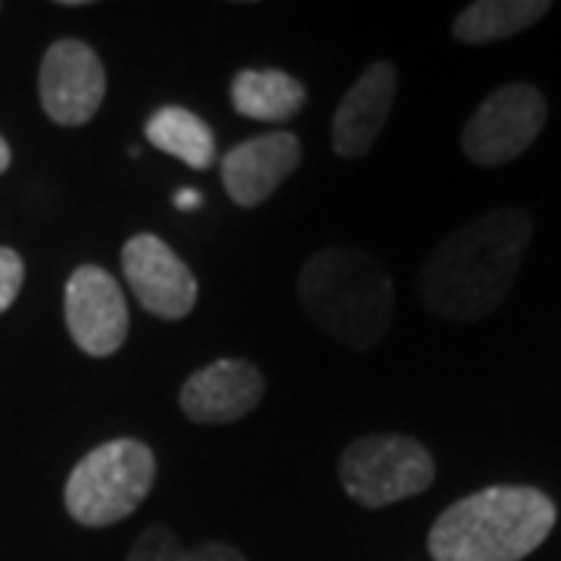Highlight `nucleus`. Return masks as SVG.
<instances>
[{
    "label": "nucleus",
    "instance_id": "obj_5",
    "mask_svg": "<svg viewBox=\"0 0 561 561\" xmlns=\"http://www.w3.org/2000/svg\"><path fill=\"white\" fill-rule=\"evenodd\" d=\"M337 474L350 500L365 508H387L424 493L437 478V465L415 437L368 434L343 449Z\"/></svg>",
    "mask_w": 561,
    "mask_h": 561
},
{
    "label": "nucleus",
    "instance_id": "obj_9",
    "mask_svg": "<svg viewBox=\"0 0 561 561\" xmlns=\"http://www.w3.org/2000/svg\"><path fill=\"white\" fill-rule=\"evenodd\" d=\"M122 275L144 312L162 321L187 319L197 306V278L157 234H135L122 247Z\"/></svg>",
    "mask_w": 561,
    "mask_h": 561
},
{
    "label": "nucleus",
    "instance_id": "obj_12",
    "mask_svg": "<svg viewBox=\"0 0 561 561\" xmlns=\"http://www.w3.org/2000/svg\"><path fill=\"white\" fill-rule=\"evenodd\" d=\"M397 66L378 60L346 88L331 119V147L341 160H359L381 138L397 101Z\"/></svg>",
    "mask_w": 561,
    "mask_h": 561
},
{
    "label": "nucleus",
    "instance_id": "obj_6",
    "mask_svg": "<svg viewBox=\"0 0 561 561\" xmlns=\"http://www.w3.org/2000/svg\"><path fill=\"white\" fill-rule=\"evenodd\" d=\"M549 116L540 88L534 84H502L471 113L461 128V153L474 165L496 169L527 153Z\"/></svg>",
    "mask_w": 561,
    "mask_h": 561
},
{
    "label": "nucleus",
    "instance_id": "obj_20",
    "mask_svg": "<svg viewBox=\"0 0 561 561\" xmlns=\"http://www.w3.org/2000/svg\"><path fill=\"white\" fill-rule=\"evenodd\" d=\"M10 162H13V153H10V144H7V138H0V175L10 169Z\"/></svg>",
    "mask_w": 561,
    "mask_h": 561
},
{
    "label": "nucleus",
    "instance_id": "obj_7",
    "mask_svg": "<svg viewBox=\"0 0 561 561\" xmlns=\"http://www.w3.org/2000/svg\"><path fill=\"white\" fill-rule=\"evenodd\" d=\"M38 98L54 125H88L106 98V66L98 50L81 38L54 41L41 60Z\"/></svg>",
    "mask_w": 561,
    "mask_h": 561
},
{
    "label": "nucleus",
    "instance_id": "obj_19",
    "mask_svg": "<svg viewBox=\"0 0 561 561\" xmlns=\"http://www.w3.org/2000/svg\"><path fill=\"white\" fill-rule=\"evenodd\" d=\"M175 206H179L181 213H194V209L203 206V197L197 191H191V187H181L179 194H175Z\"/></svg>",
    "mask_w": 561,
    "mask_h": 561
},
{
    "label": "nucleus",
    "instance_id": "obj_16",
    "mask_svg": "<svg viewBox=\"0 0 561 561\" xmlns=\"http://www.w3.org/2000/svg\"><path fill=\"white\" fill-rule=\"evenodd\" d=\"M181 556V540L175 537L172 527L165 524H153L138 537L131 546L128 561H175Z\"/></svg>",
    "mask_w": 561,
    "mask_h": 561
},
{
    "label": "nucleus",
    "instance_id": "obj_8",
    "mask_svg": "<svg viewBox=\"0 0 561 561\" xmlns=\"http://www.w3.org/2000/svg\"><path fill=\"white\" fill-rule=\"evenodd\" d=\"M62 316L69 337L91 359L116 356L128 337V302L119 280L101 265H79L66 280Z\"/></svg>",
    "mask_w": 561,
    "mask_h": 561
},
{
    "label": "nucleus",
    "instance_id": "obj_11",
    "mask_svg": "<svg viewBox=\"0 0 561 561\" xmlns=\"http://www.w3.org/2000/svg\"><path fill=\"white\" fill-rule=\"evenodd\" d=\"M265 397L262 371L247 359H216L181 383L179 405L194 424H231Z\"/></svg>",
    "mask_w": 561,
    "mask_h": 561
},
{
    "label": "nucleus",
    "instance_id": "obj_13",
    "mask_svg": "<svg viewBox=\"0 0 561 561\" xmlns=\"http://www.w3.org/2000/svg\"><path fill=\"white\" fill-rule=\"evenodd\" d=\"M231 106L243 119L280 125L306 106V88L280 69H241L231 81Z\"/></svg>",
    "mask_w": 561,
    "mask_h": 561
},
{
    "label": "nucleus",
    "instance_id": "obj_14",
    "mask_svg": "<svg viewBox=\"0 0 561 561\" xmlns=\"http://www.w3.org/2000/svg\"><path fill=\"white\" fill-rule=\"evenodd\" d=\"M144 138L160 153L181 160L187 169H209L216 162V135L187 106H160L144 122Z\"/></svg>",
    "mask_w": 561,
    "mask_h": 561
},
{
    "label": "nucleus",
    "instance_id": "obj_15",
    "mask_svg": "<svg viewBox=\"0 0 561 561\" xmlns=\"http://www.w3.org/2000/svg\"><path fill=\"white\" fill-rule=\"evenodd\" d=\"M552 10L549 0H478L468 3L453 22V35L461 44H493L515 38Z\"/></svg>",
    "mask_w": 561,
    "mask_h": 561
},
{
    "label": "nucleus",
    "instance_id": "obj_3",
    "mask_svg": "<svg viewBox=\"0 0 561 561\" xmlns=\"http://www.w3.org/2000/svg\"><path fill=\"white\" fill-rule=\"evenodd\" d=\"M556 502L537 486H486L453 502L427 534L434 561H522L556 527Z\"/></svg>",
    "mask_w": 561,
    "mask_h": 561
},
{
    "label": "nucleus",
    "instance_id": "obj_17",
    "mask_svg": "<svg viewBox=\"0 0 561 561\" xmlns=\"http://www.w3.org/2000/svg\"><path fill=\"white\" fill-rule=\"evenodd\" d=\"M25 280V262L13 247H0V316L16 302Z\"/></svg>",
    "mask_w": 561,
    "mask_h": 561
},
{
    "label": "nucleus",
    "instance_id": "obj_4",
    "mask_svg": "<svg viewBox=\"0 0 561 561\" xmlns=\"http://www.w3.org/2000/svg\"><path fill=\"white\" fill-rule=\"evenodd\" d=\"M157 483V456L144 440L119 437L101 443L76 461L62 490L69 518L81 527L125 522Z\"/></svg>",
    "mask_w": 561,
    "mask_h": 561
},
{
    "label": "nucleus",
    "instance_id": "obj_18",
    "mask_svg": "<svg viewBox=\"0 0 561 561\" xmlns=\"http://www.w3.org/2000/svg\"><path fill=\"white\" fill-rule=\"evenodd\" d=\"M175 561H247L241 549L228 546V542H203L194 549H181Z\"/></svg>",
    "mask_w": 561,
    "mask_h": 561
},
{
    "label": "nucleus",
    "instance_id": "obj_10",
    "mask_svg": "<svg viewBox=\"0 0 561 561\" xmlns=\"http://www.w3.org/2000/svg\"><path fill=\"white\" fill-rule=\"evenodd\" d=\"M300 162L302 147L294 131H265L241 140L221 160L225 194L241 209H256L297 172Z\"/></svg>",
    "mask_w": 561,
    "mask_h": 561
},
{
    "label": "nucleus",
    "instance_id": "obj_2",
    "mask_svg": "<svg viewBox=\"0 0 561 561\" xmlns=\"http://www.w3.org/2000/svg\"><path fill=\"white\" fill-rule=\"evenodd\" d=\"M306 316L346 350L368 353L393 324V280L362 247H324L302 262L297 278Z\"/></svg>",
    "mask_w": 561,
    "mask_h": 561
},
{
    "label": "nucleus",
    "instance_id": "obj_1",
    "mask_svg": "<svg viewBox=\"0 0 561 561\" xmlns=\"http://www.w3.org/2000/svg\"><path fill=\"white\" fill-rule=\"evenodd\" d=\"M534 219L518 209H490L453 231L424 260L419 294L431 316L446 321H481L508 300Z\"/></svg>",
    "mask_w": 561,
    "mask_h": 561
}]
</instances>
